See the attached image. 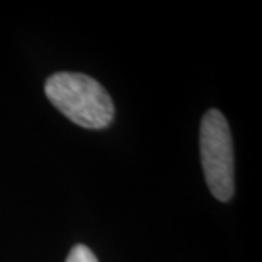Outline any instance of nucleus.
<instances>
[{
	"mask_svg": "<svg viewBox=\"0 0 262 262\" xmlns=\"http://www.w3.org/2000/svg\"><path fill=\"white\" fill-rule=\"evenodd\" d=\"M66 262H98L95 253L84 245H76L70 251Z\"/></svg>",
	"mask_w": 262,
	"mask_h": 262,
	"instance_id": "obj_3",
	"label": "nucleus"
},
{
	"mask_svg": "<svg viewBox=\"0 0 262 262\" xmlns=\"http://www.w3.org/2000/svg\"><path fill=\"white\" fill-rule=\"evenodd\" d=\"M200 149L210 192L220 201H229L234 194L233 143L225 115L217 110L203 117Z\"/></svg>",
	"mask_w": 262,
	"mask_h": 262,
	"instance_id": "obj_2",
	"label": "nucleus"
},
{
	"mask_svg": "<svg viewBox=\"0 0 262 262\" xmlns=\"http://www.w3.org/2000/svg\"><path fill=\"white\" fill-rule=\"evenodd\" d=\"M46 95L60 113L80 127L99 130L113 121L115 108L111 96L89 76L70 72L50 76Z\"/></svg>",
	"mask_w": 262,
	"mask_h": 262,
	"instance_id": "obj_1",
	"label": "nucleus"
}]
</instances>
